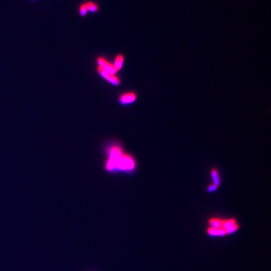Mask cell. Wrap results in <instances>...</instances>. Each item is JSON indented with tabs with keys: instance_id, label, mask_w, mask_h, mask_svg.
Returning a JSON list of instances; mask_svg holds the SVG:
<instances>
[{
	"instance_id": "cell-1",
	"label": "cell",
	"mask_w": 271,
	"mask_h": 271,
	"mask_svg": "<svg viewBox=\"0 0 271 271\" xmlns=\"http://www.w3.org/2000/svg\"><path fill=\"white\" fill-rule=\"evenodd\" d=\"M102 151L104 155L103 169L108 174L131 173L136 168L135 158L126 152L121 142L109 139L104 142Z\"/></svg>"
},
{
	"instance_id": "cell-2",
	"label": "cell",
	"mask_w": 271,
	"mask_h": 271,
	"mask_svg": "<svg viewBox=\"0 0 271 271\" xmlns=\"http://www.w3.org/2000/svg\"><path fill=\"white\" fill-rule=\"evenodd\" d=\"M136 99V94L133 92H129L120 96L119 97V102L122 106H128L134 102Z\"/></svg>"
},
{
	"instance_id": "cell-3",
	"label": "cell",
	"mask_w": 271,
	"mask_h": 271,
	"mask_svg": "<svg viewBox=\"0 0 271 271\" xmlns=\"http://www.w3.org/2000/svg\"><path fill=\"white\" fill-rule=\"evenodd\" d=\"M97 64L99 67H101L102 69H104L110 75H115L117 72V70H116L114 65L111 64L102 57L98 58Z\"/></svg>"
},
{
	"instance_id": "cell-4",
	"label": "cell",
	"mask_w": 271,
	"mask_h": 271,
	"mask_svg": "<svg viewBox=\"0 0 271 271\" xmlns=\"http://www.w3.org/2000/svg\"><path fill=\"white\" fill-rule=\"evenodd\" d=\"M123 62H124V57L122 55H117L115 59L114 64V66L115 67V68L117 71L121 69L123 65Z\"/></svg>"
},
{
	"instance_id": "cell-5",
	"label": "cell",
	"mask_w": 271,
	"mask_h": 271,
	"mask_svg": "<svg viewBox=\"0 0 271 271\" xmlns=\"http://www.w3.org/2000/svg\"><path fill=\"white\" fill-rule=\"evenodd\" d=\"M235 224H236V221L234 219H229L226 220H223L221 227L227 231Z\"/></svg>"
},
{
	"instance_id": "cell-6",
	"label": "cell",
	"mask_w": 271,
	"mask_h": 271,
	"mask_svg": "<svg viewBox=\"0 0 271 271\" xmlns=\"http://www.w3.org/2000/svg\"><path fill=\"white\" fill-rule=\"evenodd\" d=\"M223 220L218 218H212L209 220V224L212 227H214L216 229H218L221 227Z\"/></svg>"
},
{
	"instance_id": "cell-7",
	"label": "cell",
	"mask_w": 271,
	"mask_h": 271,
	"mask_svg": "<svg viewBox=\"0 0 271 271\" xmlns=\"http://www.w3.org/2000/svg\"><path fill=\"white\" fill-rule=\"evenodd\" d=\"M211 175H212V178L213 181V183L218 186L220 183V179L219 174H218L216 169H212Z\"/></svg>"
},
{
	"instance_id": "cell-8",
	"label": "cell",
	"mask_w": 271,
	"mask_h": 271,
	"mask_svg": "<svg viewBox=\"0 0 271 271\" xmlns=\"http://www.w3.org/2000/svg\"><path fill=\"white\" fill-rule=\"evenodd\" d=\"M86 7L88 11H90V12H96L98 11V7L96 4L93 3V2H87L86 4Z\"/></svg>"
},
{
	"instance_id": "cell-9",
	"label": "cell",
	"mask_w": 271,
	"mask_h": 271,
	"mask_svg": "<svg viewBox=\"0 0 271 271\" xmlns=\"http://www.w3.org/2000/svg\"><path fill=\"white\" fill-rule=\"evenodd\" d=\"M110 83L114 85H118L120 83V80L115 75H110L107 79Z\"/></svg>"
},
{
	"instance_id": "cell-10",
	"label": "cell",
	"mask_w": 271,
	"mask_h": 271,
	"mask_svg": "<svg viewBox=\"0 0 271 271\" xmlns=\"http://www.w3.org/2000/svg\"><path fill=\"white\" fill-rule=\"evenodd\" d=\"M97 70H98V72L99 73V74L103 77V78H104L105 79H107L108 78V77H109V75H110V74H109L104 69H102V67H99L98 66V68H97Z\"/></svg>"
},
{
	"instance_id": "cell-11",
	"label": "cell",
	"mask_w": 271,
	"mask_h": 271,
	"mask_svg": "<svg viewBox=\"0 0 271 271\" xmlns=\"http://www.w3.org/2000/svg\"><path fill=\"white\" fill-rule=\"evenodd\" d=\"M238 229H239V225L236 223V224L234 225L233 226H232L231 228H229V229L226 231V232H227V234H232L234 232L237 231Z\"/></svg>"
},
{
	"instance_id": "cell-12",
	"label": "cell",
	"mask_w": 271,
	"mask_h": 271,
	"mask_svg": "<svg viewBox=\"0 0 271 271\" xmlns=\"http://www.w3.org/2000/svg\"><path fill=\"white\" fill-rule=\"evenodd\" d=\"M208 234L211 236H217V229L214 227H209L207 230Z\"/></svg>"
},
{
	"instance_id": "cell-13",
	"label": "cell",
	"mask_w": 271,
	"mask_h": 271,
	"mask_svg": "<svg viewBox=\"0 0 271 271\" xmlns=\"http://www.w3.org/2000/svg\"><path fill=\"white\" fill-rule=\"evenodd\" d=\"M87 8L86 7L85 4H83L81 5V7H80V14L82 16H85L87 14Z\"/></svg>"
},
{
	"instance_id": "cell-14",
	"label": "cell",
	"mask_w": 271,
	"mask_h": 271,
	"mask_svg": "<svg viewBox=\"0 0 271 271\" xmlns=\"http://www.w3.org/2000/svg\"><path fill=\"white\" fill-rule=\"evenodd\" d=\"M227 234V232H226V230L224 229L222 227L218 228L217 229V235L218 236H224Z\"/></svg>"
},
{
	"instance_id": "cell-15",
	"label": "cell",
	"mask_w": 271,
	"mask_h": 271,
	"mask_svg": "<svg viewBox=\"0 0 271 271\" xmlns=\"http://www.w3.org/2000/svg\"><path fill=\"white\" fill-rule=\"evenodd\" d=\"M218 185H216L213 183L212 185H210L208 186L207 190H208V191L209 192H213V191H215V190H216L217 188H218Z\"/></svg>"
}]
</instances>
